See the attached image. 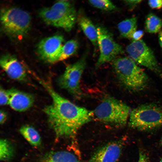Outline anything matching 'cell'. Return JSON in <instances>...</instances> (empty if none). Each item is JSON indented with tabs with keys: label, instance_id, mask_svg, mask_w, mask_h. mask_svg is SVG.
Returning <instances> with one entry per match:
<instances>
[{
	"label": "cell",
	"instance_id": "5bb4252c",
	"mask_svg": "<svg viewBox=\"0 0 162 162\" xmlns=\"http://www.w3.org/2000/svg\"><path fill=\"white\" fill-rule=\"evenodd\" d=\"M77 22L85 35L91 41L95 51L98 48L97 27L81 11L77 13Z\"/></svg>",
	"mask_w": 162,
	"mask_h": 162
},
{
	"label": "cell",
	"instance_id": "4fadbf2b",
	"mask_svg": "<svg viewBox=\"0 0 162 162\" xmlns=\"http://www.w3.org/2000/svg\"><path fill=\"white\" fill-rule=\"evenodd\" d=\"M9 100L8 105L15 111L22 112L30 108L34 101L31 94L14 88L7 90Z\"/></svg>",
	"mask_w": 162,
	"mask_h": 162
},
{
	"label": "cell",
	"instance_id": "f546056e",
	"mask_svg": "<svg viewBox=\"0 0 162 162\" xmlns=\"http://www.w3.org/2000/svg\"><path fill=\"white\" fill-rule=\"evenodd\" d=\"M159 162H162V158L160 159V161Z\"/></svg>",
	"mask_w": 162,
	"mask_h": 162
},
{
	"label": "cell",
	"instance_id": "7c38bea8",
	"mask_svg": "<svg viewBox=\"0 0 162 162\" xmlns=\"http://www.w3.org/2000/svg\"><path fill=\"white\" fill-rule=\"evenodd\" d=\"M0 64L2 69L11 79L19 81L26 79V71L14 56L9 54L2 56L0 60Z\"/></svg>",
	"mask_w": 162,
	"mask_h": 162
},
{
	"label": "cell",
	"instance_id": "f1b7e54d",
	"mask_svg": "<svg viewBox=\"0 0 162 162\" xmlns=\"http://www.w3.org/2000/svg\"><path fill=\"white\" fill-rule=\"evenodd\" d=\"M160 144L162 146V137L161 138V139L160 141Z\"/></svg>",
	"mask_w": 162,
	"mask_h": 162
},
{
	"label": "cell",
	"instance_id": "44dd1931",
	"mask_svg": "<svg viewBox=\"0 0 162 162\" xmlns=\"http://www.w3.org/2000/svg\"><path fill=\"white\" fill-rule=\"evenodd\" d=\"M88 2L98 9L106 11L116 10V7L111 1L107 0H90Z\"/></svg>",
	"mask_w": 162,
	"mask_h": 162
},
{
	"label": "cell",
	"instance_id": "cb8c5ba5",
	"mask_svg": "<svg viewBox=\"0 0 162 162\" xmlns=\"http://www.w3.org/2000/svg\"><path fill=\"white\" fill-rule=\"evenodd\" d=\"M124 3L128 5L129 9L132 10L134 9L140 3L142 0H124Z\"/></svg>",
	"mask_w": 162,
	"mask_h": 162
},
{
	"label": "cell",
	"instance_id": "ba28073f",
	"mask_svg": "<svg viewBox=\"0 0 162 162\" xmlns=\"http://www.w3.org/2000/svg\"><path fill=\"white\" fill-rule=\"evenodd\" d=\"M98 44L100 56L95 64L98 68L102 65L112 61L117 56L123 52L122 47L114 40L112 34L105 27H97Z\"/></svg>",
	"mask_w": 162,
	"mask_h": 162
},
{
	"label": "cell",
	"instance_id": "603a6c76",
	"mask_svg": "<svg viewBox=\"0 0 162 162\" xmlns=\"http://www.w3.org/2000/svg\"><path fill=\"white\" fill-rule=\"evenodd\" d=\"M148 4L152 9H159L162 8V0H149Z\"/></svg>",
	"mask_w": 162,
	"mask_h": 162
},
{
	"label": "cell",
	"instance_id": "8fae6325",
	"mask_svg": "<svg viewBox=\"0 0 162 162\" xmlns=\"http://www.w3.org/2000/svg\"><path fill=\"white\" fill-rule=\"evenodd\" d=\"M122 146L120 141L110 142L96 151L87 162H116L121 154Z\"/></svg>",
	"mask_w": 162,
	"mask_h": 162
},
{
	"label": "cell",
	"instance_id": "7402d4cb",
	"mask_svg": "<svg viewBox=\"0 0 162 162\" xmlns=\"http://www.w3.org/2000/svg\"><path fill=\"white\" fill-rule=\"evenodd\" d=\"M9 98L7 90L1 88L0 91V104L1 105H8Z\"/></svg>",
	"mask_w": 162,
	"mask_h": 162
},
{
	"label": "cell",
	"instance_id": "ffe728a7",
	"mask_svg": "<svg viewBox=\"0 0 162 162\" xmlns=\"http://www.w3.org/2000/svg\"><path fill=\"white\" fill-rule=\"evenodd\" d=\"M14 149L10 142L6 139H1L0 141V159L3 161H8L14 155Z\"/></svg>",
	"mask_w": 162,
	"mask_h": 162
},
{
	"label": "cell",
	"instance_id": "484cf974",
	"mask_svg": "<svg viewBox=\"0 0 162 162\" xmlns=\"http://www.w3.org/2000/svg\"><path fill=\"white\" fill-rule=\"evenodd\" d=\"M144 32L142 30H139L135 31L133 35L132 39L133 41H138L141 40V39L144 35Z\"/></svg>",
	"mask_w": 162,
	"mask_h": 162
},
{
	"label": "cell",
	"instance_id": "d4e9b609",
	"mask_svg": "<svg viewBox=\"0 0 162 162\" xmlns=\"http://www.w3.org/2000/svg\"><path fill=\"white\" fill-rule=\"evenodd\" d=\"M139 159L138 162H148V157L146 153L142 149L139 151Z\"/></svg>",
	"mask_w": 162,
	"mask_h": 162
},
{
	"label": "cell",
	"instance_id": "52a82bcc",
	"mask_svg": "<svg viewBox=\"0 0 162 162\" xmlns=\"http://www.w3.org/2000/svg\"><path fill=\"white\" fill-rule=\"evenodd\" d=\"M87 53L86 51L77 62L68 65L58 79L60 87L75 97H79L82 94L80 82L86 67Z\"/></svg>",
	"mask_w": 162,
	"mask_h": 162
},
{
	"label": "cell",
	"instance_id": "6da1fadb",
	"mask_svg": "<svg viewBox=\"0 0 162 162\" xmlns=\"http://www.w3.org/2000/svg\"><path fill=\"white\" fill-rule=\"evenodd\" d=\"M52 98L44 111L57 137L72 138L82 126L90 122L93 112L78 106L64 98L48 83L40 81Z\"/></svg>",
	"mask_w": 162,
	"mask_h": 162
},
{
	"label": "cell",
	"instance_id": "9c48e42d",
	"mask_svg": "<svg viewBox=\"0 0 162 162\" xmlns=\"http://www.w3.org/2000/svg\"><path fill=\"white\" fill-rule=\"evenodd\" d=\"M130 58L162 78V72L152 50L142 40L133 41L126 48Z\"/></svg>",
	"mask_w": 162,
	"mask_h": 162
},
{
	"label": "cell",
	"instance_id": "d6986e66",
	"mask_svg": "<svg viewBox=\"0 0 162 162\" xmlns=\"http://www.w3.org/2000/svg\"><path fill=\"white\" fill-rule=\"evenodd\" d=\"M79 47L77 41L71 39L63 45L59 61L65 60L74 54Z\"/></svg>",
	"mask_w": 162,
	"mask_h": 162
},
{
	"label": "cell",
	"instance_id": "ac0fdd59",
	"mask_svg": "<svg viewBox=\"0 0 162 162\" xmlns=\"http://www.w3.org/2000/svg\"><path fill=\"white\" fill-rule=\"evenodd\" d=\"M146 31L150 33H156L160 31L162 27V20L152 13L146 16L145 22Z\"/></svg>",
	"mask_w": 162,
	"mask_h": 162
},
{
	"label": "cell",
	"instance_id": "30bf717a",
	"mask_svg": "<svg viewBox=\"0 0 162 162\" xmlns=\"http://www.w3.org/2000/svg\"><path fill=\"white\" fill-rule=\"evenodd\" d=\"M64 40L63 36L61 34L42 39L37 46L39 55L42 59L49 63L59 62Z\"/></svg>",
	"mask_w": 162,
	"mask_h": 162
},
{
	"label": "cell",
	"instance_id": "3957f363",
	"mask_svg": "<svg viewBox=\"0 0 162 162\" xmlns=\"http://www.w3.org/2000/svg\"><path fill=\"white\" fill-rule=\"evenodd\" d=\"M39 15L47 24L69 32L77 22V13L72 2L59 0L50 7L42 8Z\"/></svg>",
	"mask_w": 162,
	"mask_h": 162
},
{
	"label": "cell",
	"instance_id": "8992f818",
	"mask_svg": "<svg viewBox=\"0 0 162 162\" xmlns=\"http://www.w3.org/2000/svg\"><path fill=\"white\" fill-rule=\"evenodd\" d=\"M0 20L4 30L8 34L14 38L24 37L30 28L31 18L30 14L17 7L2 8Z\"/></svg>",
	"mask_w": 162,
	"mask_h": 162
},
{
	"label": "cell",
	"instance_id": "9a60e30c",
	"mask_svg": "<svg viewBox=\"0 0 162 162\" xmlns=\"http://www.w3.org/2000/svg\"><path fill=\"white\" fill-rule=\"evenodd\" d=\"M41 162H79L72 153L65 151L52 152L44 157Z\"/></svg>",
	"mask_w": 162,
	"mask_h": 162
},
{
	"label": "cell",
	"instance_id": "e0dca14e",
	"mask_svg": "<svg viewBox=\"0 0 162 162\" xmlns=\"http://www.w3.org/2000/svg\"><path fill=\"white\" fill-rule=\"evenodd\" d=\"M20 132L25 139L32 145L37 147L40 145V136L34 128L28 125L23 126L20 129Z\"/></svg>",
	"mask_w": 162,
	"mask_h": 162
},
{
	"label": "cell",
	"instance_id": "5b68a950",
	"mask_svg": "<svg viewBox=\"0 0 162 162\" xmlns=\"http://www.w3.org/2000/svg\"><path fill=\"white\" fill-rule=\"evenodd\" d=\"M128 125L132 128L149 131L162 126V106L154 104L140 105L131 111Z\"/></svg>",
	"mask_w": 162,
	"mask_h": 162
},
{
	"label": "cell",
	"instance_id": "2e32d148",
	"mask_svg": "<svg viewBox=\"0 0 162 162\" xmlns=\"http://www.w3.org/2000/svg\"><path fill=\"white\" fill-rule=\"evenodd\" d=\"M137 23V19L134 16L120 22L118 28L121 36L126 38L132 39L133 34L136 31Z\"/></svg>",
	"mask_w": 162,
	"mask_h": 162
},
{
	"label": "cell",
	"instance_id": "7a4b0ae2",
	"mask_svg": "<svg viewBox=\"0 0 162 162\" xmlns=\"http://www.w3.org/2000/svg\"><path fill=\"white\" fill-rule=\"evenodd\" d=\"M112 62L113 68L118 80L126 88L138 92L146 87L149 82L147 75L131 58L120 57Z\"/></svg>",
	"mask_w": 162,
	"mask_h": 162
},
{
	"label": "cell",
	"instance_id": "83f0119b",
	"mask_svg": "<svg viewBox=\"0 0 162 162\" xmlns=\"http://www.w3.org/2000/svg\"><path fill=\"white\" fill-rule=\"evenodd\" d=\"M158 40L160 45L162 48V30L160 31L159 33Z\"/></svg>",
	"mask_w": 162,
	"mask_h": 162
},
{
	"label": "cell",
	"instance_id": "4316f807",
	"mask_svg": "<svg viewBox=\"0 0 162 162\" xmlns=\"http://www.w3.org/2000/svg\"><path fill=\"white\" fill-rule=\"evenodd\" d=\"M0 115V122L1 124H3L6 119L7 114L4 111L1 110Z\"/></svg>",
	"mask_w": 162,
	"mask_h": 162
},
{
	"label": "cell",
	"instance_id": "277c9868",
	"mask_svg": "<svg viewBox=\"0 0 162 162\" xmlns=\"http://www.w3.org/2000/svg\"><path fill=\"white\" fill-rule=\"evenodd\" d=\"M131 111L130 107L122 101L107 96L96 107L93 113L103 122L122 126L126 124Z\"/></svg>",
	"mask_w": 162,
	"mask_h": 162
}]
</instances>
